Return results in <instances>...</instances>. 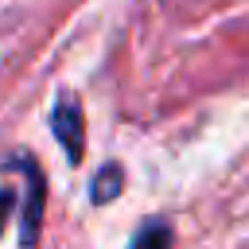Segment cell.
Wrapping results in <instances>:
<instances>
[{
	"label": "cell",
	"mask_w": 249,
	"mask_h": 249,
	"mask_svg": "<svg viewBox=\"0 0 249 249\" xmlns=\"http://www.w3.org/2000/svg\"><path fill=\"white\" fill-rule=\"evenodd\" d=\"M51 132L62 140L66 156L78 163L82 160V105L74 97H58V105L51 109Z\"/></svg>",
	"instance_id": "cell-1"
},
{
	"label": "cell",
	"mask_w": 249,
	"mask_h": 249,
	"mask_svg": "<svg viewBox=\"0 0 249 249\" xmlns=\"http://www.w3.org/2000/svg\"><path fill=\"white\" fill-rule=\"evenodd\" d=\"M16 163H19V167H23V175H27V214H23V245H31V241H35V233H39V218H43V179H39V171H35V163H31V160L16 156Z\"/></svg>",
	"instance_id": "cell-2"
},
{
	"label": "cell",
	"mask_w": 249,
	"mask_h": 249,
	"mask_svg": "<svg viewBox=\"0 0 249 249\" xmlns=\"http://www.w3.org/2000/svg\"><path fill=\"white\" fill-rule=\"evenodd\" d=\"M128 249H171V226L167 222H148L132 241H128Z\"/></svg>",
	"instance_id": "cell-3"
},
{
	"label": "cell",
	"mask_w": 249,
	"mask_h": 249,
	"mask_svg": "<svg viewBox=\"0 0 249 249\" xmlns=\"http://www.w3.org/2000/svg\"><path fill=\"white\" fill-rule=\"evenodd\" d=\"M121 183V167H101L97 179H93V202H105V198H117V187Z\"/></svg>",
	"instance_id": "cell-4"
},
{
	"label": "cell",
	"mask_w": 249,
	"mask_h": 249,
	"mask_svg": "<svg viewBox=\"0 0 249 249\" xmlns=\"http://www.w3.org/2000/svg\"><path fill=\"white\" fill-rule=\"evenodd\" d=\"M12 206H16V195H12V191H0V233H4V226H8Z\"/></svg>",
	"instance_id": "cell-5"
}]
</instances>
